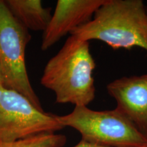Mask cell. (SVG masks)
<instances>
[{
	"label": "cell",
	"mask_w": 147,
	"mask_h": 147,
	"mask_svg": "<svg viewBox=\"0 0 147 147\" xmlns=\"http://www.w3.org/2000/svg\"><path fill=\"white\" fill-rule=\"evenodd\" d=\"M95 68L89 42L70 35L48 61L41 84L55 93L57 103L87 106L95 97Z\"/></svg>",
	"instance_id": "6da1fadb"
},
{
	"label": "cell",
	"mask_w": 147,
	"mask_h": 147,
	"mask_svg": "<svg viewBox=\"0 0 147 147\" xmlns=\"http://www.w3.org/2000/svg\"><path fill=\"white\" fill-rule=\"evenodd\" d=\"M96 40L117 50L140 47L147 51V11L142 0H106L88 23L70 34Z\"/></svg>",
	"instance_id": "7a4b0ae2"
},
{
	"label": "cell",
	"mask_w": 147,
	"mask_h": 147,
	"mask_svg": "<svg viewBox=\"0 0 147 147\" xmlns=\"http://www.w3.org/2000/svg\"><path fill=\"white\" fill-rule=\"evenodd\" d=\"M63 127H69L80 134L82 140L106 147H144L147 138L117 109L93 110L75 106L70 113L57 116Z\"/></svg>",
	"instance_id": "3957f363"
},
{
	"label": "cell",
	"mask_w": 147,
	"mask_h": 147,
	"mask_svg": "<svg viewBox=\"0 0 147 147\" xmlns=\"http://www.w3.org/2000/svg\"><path fill=\"white\" fill-rule=\"evenodd\" d=\"M31 36L0 0V68L3 87L21 93L43 110L31 84L25 62V50Z\"/></svg>",
	"instance_id": "277c9868"
},
{
	"label": "cell",
	"mask_w": 147,
	"mask_h": 147,
	"mask_svg": "<svg viewBox=\"0 0 147 147\" xmlns=\"http://www.w3.org/2000/svg\"><path fill=\"white\" fill-rule=\"evenodd\" d=\"M63 128L57 115L37 108L21 93L0 87V142H15Z\"/></svg>",
	"instance_id": "5b68a950"
},
{
	"label": "cell",
	"mask_w": 147,
	"mask_h": 147,
	"mask_svg": "<svg viewBox=\"0 0 147 147\" xmlns=\"http://www.w3.org/2000/svg\"><path fill=\"white\" fill-rule=\"evenodd\" d=\"M106 0H58L43 33L41 49H47L75 29L89 22Z\"/></svg>",
	"instance_id": "8992f818"
},
{
	"label": "cell",
	"mask_w": 147,
	"mask_h": 147,
	"mask_svg": "<svg viewBox=\"0 0 147 147\" xmlns=\"http://www.w3.org/2000/svg\"><path fill=\"white\" fill-rule=\"evenodd\" d=\"M106 89L117 102L116 109L147 138V74L117 78Z\"/></svg>",
	"instance_id": "52a82bcc"
},
{
	"label": "cell",
	"mask_w": 147,
	"mask_h": 147,
	"mask_svg": "<svg viewBox=\"0 0 147 147\" xmlns=\"http://www.w3.org/2000/svg\"><path fill=\"white\" fill-rule=\"evenodd\" d=\"M8 10L25 28L45 32L52 14L50 8H45L40 0H5Z\"/></svg>",
	"instance_id": "ba28073f"
},
{
	"label": "cell",
	"mask_w": 147,
	"mask_h": 147,
	"mask_svg": "<svg viewBox=\"0 0 147 147\" xmlns=\"http://www.w3.org/2000/svg\"><path fill=\"white\" fill-rule=\"evenodd\" d=\"M67 141L64 135L44 133L12 142H2L1 147H63Z\"/></svg>",
	"instance_id": "9c48e42d"
},
{
	"label": "cell",
	"mask_w": 147,
	"mask_h": 147,
	"mask_svg": "<svg viewBox=\"0 0 147 147\" xmlns=\"http://www.w3.org/2000/svg\"><path fill=\"white\" fill-rule=\"evenodd\" d=\"M74 147H106V146H100V145L91 144V143L86 142V141H84L82 140H81L78 144L75 145Z\"/></svg>",
	"instance_id": "30bf717a"
},
{
	"label": "cell",
	"mask_w": 147,
	"mask_h": 147,
	"mask_svg": "<svg viewBox=\"0 0 147 147\" xmlns=\"http://www.w3.org/2000/svg\"><path fill=\"white\" fill-rule=\"evenodd\" d=\"M1 86H3V78H2V75H1V68H0V87H1Z\"/></svg>",
	"instance_id": "8fae6325"
},
{
	"label": "cell",
	"mask_w": 147,
	"mask_h": 147,
	"mask_svg": "<svg viewBox=\"0 0 147 147\" xmlns=\"http://www.w3.org/2000/svg\"><path fill=\"white\" fill-rule=\"evenodd\" d=\"M1 144H2V142H0V147H1Z\"/></svg>",
	"instance_id": "7c38bea8"
},
{
	"label": "cell",
	"mask_w": 147,
	"mask_h": 147,
	"mask_svg": "<svg viewBox=\"0 0 147 147\" xmlns=\"http://www.w3.org/2000/svg\"><path fill=\"white\" fill-rule=\"evenodd\" d=\"M144 147H147V144H146V146H145Z\"/></svg>",
	"instance_id": "4fadbf2b"
},
{
	"label": "cell",
	"mask_w": 147,
	"mask_h": 147,
	"mask_svg": "<svg viewBox=\"0 0 147 147\" xmlns=\"http://www.w3.org/2000/svg\"><path fill=\"white\" fill-rule=\"evenodd\" d=\"M146 11H147V8H146Z\"/></svg>",
	"instance_id": "5bb4252c"
}]
</instances>
